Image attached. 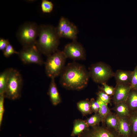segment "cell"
Returning <instances> with one entry per match:
<instances>
[{"label":"cell","mask_w":137,"mask_h":137,"mask_svg":"<svg viewBox=\"0 0 137 137\" xmlns=\"http://www.w3.org/2000/svg\"><path fill=\"white\" fill-rule=\"evenodd\" d=\"M41 54L35 44L23 47L18 55L25 64L34 63L42 65L44 62Z\"/></svg>","instance_id":"7"},{"label":"cell","mask_w":137,"mask_h":137,"mask_svg":"<svg viewBox=\"0 0 137 137\" xmlns=\"http://www.w3.org/2000/svg\"><path fill=\"white\" fill-rule=\"evenodd\" d=\"M118 119V117L116 114L111 112L105 118L104 124L107 127L117 131Z\"/></svg>","instance_id":"17"},{"label":"cell","mask_w":137,"mask_h":137,"mask_svg":"<svg viewBox=\"0 0 137 137\" xmlns=\"http://www.w3.org/2000/svg\"><path fill=\"white\" fill-rule=\"evenodd\" d=\"M102 86L100 87L101 90L110 96L113 95L115 91V88L108 85L106 82L102 84Z\"/></svg>","instance_id":"26"},{"label":"cell","mask_w":137,"mask_h":137,"mask_svg":"<svg viewBox=\"0 0 137 137\" xmlns=\"http://www.w3.org/2000/svg\"><path fill=\"white\" fill-rule=\"evenodd\" d=\"M118 118L117 132L119 135L122 137H131V127L128 117Z\"/></svg>","instance_id":"11"},{"label":"cell","mask_w":137,"mask_h":137,"mask_svg":"<svg viewBox=\"0 0 137 137\" xmlns=\"http://www.w3.org/2000/svg\"><path fill=\"white\" fill-rule=\"evenodd\" d=\"M96 101L99 106L98 113L101 117L102 124H104L105 118L111 111L108 106L107 104L103 102L98 97H97Z\"/></svg>","instance_id":"19"},{"label":"cell","mask_w":137,"mask_h":137,"mask_svg":"<svg viewBox=\"0 0 137 137\" xmlns=\"http://www.w3.org/2000/svg\"><path fill=\"white\" fill-rule=\"evenodd\" d=\"M131 89L130 85L116 84L113 98L114 105L125 101Z\"/></svg>","instance_id":"10"},{"label":"cell","mask_w":137,"mask_h":137,"mask_svg":"<svg viewBox=\"0 0 137 137\" xmlns=\"http://www.w3.org/2000/svg\"><path fill=\"white\" fill-rule=\"evenodd\" d=\"M5 97L4 94L0 95V125L1 126L4 112V102Z\"/></svg>","instance_id":"30"},{"label":"cell","mask_w":137,"mask_h":137,"mask_svg":"<svg viewBox=\"0 0 137 137\" xmlns=\"http://www.w3.org/2000/svg\"><path fill=\"white\" fill-rule=\"evenodd\" d=\"M89 72L90 77L95 82L102 84L114 76V73L108 65L101 62L93 64Z\"/></svg>","instance_id":"6"},{"label":"cell","mask_w":137,"mask_h":137,"mask_svg":"<svg viewBox=\"0 0 137 137\" xmlns=\"http://www.w3.org/2000/svg\"><path fill=\"white\" fill-rule=\"evenodd\" d=\"M130 86L131 89L137 90V65L133 71Z\"/></svg>","instance_id":"29"},{"label":"cell","mask_w":137,"mask_h":137,"mask_svg":"<svg viewBox=\"0 0 137 137\" xmlns=\"http://www.w3.org/2000/svg\"><path fill=\"white\" fill-rule=\"evenodd\" d=\"M78 109L84 114L86 115L91 113L90 101L87 99L83 100L78 102L77 104Z\"/></svg>","instance_id":"22"},{"label":"cell","mask_w":137,"mask_h":137,"mask_svg":"<svg viewBox=\"0 0 137 137\" xmlns=\"http://www.w3.org/2000/svg\"><path fill=\"white\" fill-rule=\"evenodd\" d=\"M87 131L85 137H122L117 131L107 127L105 124L102 126L92 127Z\"/></svg>","instance_id":"9"},{"label":"cell","mask_w":137,"mask_h":137,"mask_svg":"<svg viewBox=\"0 0 137 137\" xmlns=\"http://www.w3.org/2000/svg\"><path fill=\"white\" fill-rule=\"evenodd\" d=\"M97 97L104 103L108 104L111 101L110 96L108 95L103 91L101 90L97 93Z\"/></svg>","instance_id":"28"},{"label":"cell","mask_w":137,"mask_h":137,"mask_svg":"<svg viewBox=\"0 0 137 137\" xmlns=\"http://www.w3.org/2000/svg\"><path fill=\"white\" fill-rule=\"evenodd\" d=\"M86 122L89 126L93 127L98 125L101 122V119L99 113H96L88 118Z\"/></svg>","instance_id":"24"},{"label":"cell","mask_w":137,"mask_h":137,"mask_svg":"<svg viewBox=\"0 0 137 137\" xmlns=\"http://www.w3.org/2000/svg\"><path fill=\"white\" fill-rule=\"evenodd\" d=\"M89 126L86 121L79 119L76 120L74 122L71 136L78 135L84 131L88 130L89 129Z\"/></svg>","instance_id":"18"},{"label":"cell","mask_w":137,"mask_h":137,"mask_svg":"<svg viewBox=\"0 0 137 137\" xmlns=\"http://www.w3.org/2000/svg\"><path fill=\"white\" fill-rule=\"evenodd\" d=\"M3 52L4 55L6 57H9L14 54L18 55L19 54V52L15 50L10 43L8 44L6 48Z\"/></svg>","instance_id":"27"},{"label":"cell","mask_w":137,"mask_h":137,"mask_svg":"<svg viewBox=\"0 0 137 137\" xmlns=\"http://www.w3.org/2000/svg\"><path fill=\"white\" fill-rule=\"evenodd\" d=\"M128 118L131 127V137H137V111L130 113Z\"/></svg>","instance_id":"21"},{"label":"cell","mask_w":137,"mask_h":137,"mask_svg":"<svg viewBox=\"0 0 137 137\" xmlns=\"http://www.w3.org/2000/svg\"><path fill=\"white\" fill-rule=\"evenodd\" d=\"M39 27L36 23L31 22H26L20 27L16 36L23 47L35 44Z\"/></svg>","instance_id":"4"},{"label":"cell","mask_w":137,"mask_h":137,"mask_svg":"<svg viewBox=\"0 0 137 137\" xmlns=\"http://www.w3.org/2000/svg\"><path fill=\"white\" fill-rule=\"evenodd\" d=\"M10 43L8 39L1 38L0 39V50L3 51Z\"/></svg>","instance_id":"32"},{"label":"cell","mask_w":137,"mask_h":137,"mask_svg":"<svg viewBox=\"0 0 137 137\" xmlns=\"http://www.w3.org/2000/svg\"><path fill=\"white\" fill-rule=\"evenodd\" d=\"M78 30L76 26L70 22L65 30L61 38L72 39L73 41L76 40Z\"/></svg>","instance_id":"16"},{"label":"cell","mask_w":137,"mask_h":137,"mask_svg":"<svg viewBox=\"0 0 137 137\" xmlns=\"http://www.w3.org/2000/svg\"><path fill=\"white\" fill-rule=\"evenodd\" d=\"M133 73L130 71L117 70L114 75L116 83L130 85Z\"/></svg>","instance_id":"12"},{"label":"cell","mask_w":137,"mask_h":137,"mask_svg":"<svg viewBox=\"0 0 137 137\" xmlns=\"http://www.w3.org/2000/svg\"><path fill=\"white\" fill-rule=\"evenodd\" d=\"M66 58L74 60H84L86 54L81 44L76 40L67 44L62 51Z\"/></svg>","instance_id":"8"},{"label":"cell","mask_w":137,"mask_h":137,"mask_svg":"<svg viewBox=\"0 0 137 137\" xmlns=\"http://www.w3.org/2000/svg\"><path fill=\"white\" fill-rule=\"evenodd\" d=\"M90 102L92 111L95 113H98L99 106L96 100H95L94 98H92L91 99Z\"/></svg>","instance_id":"31"},{"label":"cell","mask_w":137,"mask_h":137,"mask_svg":"<svg viewBox=\"0 0 137 137\" xmlns=\"http://www.w3.org/2000/svg\"><path fill=\"white\" fill-rule=\"evenodd\" d=\"M125 102L130 113L137 111V90L131 89Z\"/></svg>","instance_id":"14"},{"label":"cell","mask_w":137,"mask_h":137,"mask_svg":"<svg viewBox=\"0 0 137 137\" xmlns=\"http://www.w3.org/2000/svg\"><path fill=\"white\" fill-rule=\"evenodd\" d=\"M60 75L61 84L66 89L74 90L84 88L90 77L85 66L75 62L65 66Z\"/></svg>","instance_id":"1"},{"label":"cell","mask_w":137,"mask_h":137,"mask_svg":"<svg viewBox=\"0 0 137 137\" xmlns=\"http://www.w3.org/2000/svg\"><path fill=\"white\" fill-rule=\"evenodd\" d=\"M66 59L63 51L58 50L47 56L45 63L47 76L51 79L60 75L65 66Z\"/></svg>","instance_id":"3"},{"label":"cell","mask_w":137,"mask_h":137,"mask_svg":"<svg viewBox=\"0 0 137 137\" xmlns=\"http://www.w3.org/2000/svg\"><path fill=\"white\" fill-rule=\"evenodd\" d=\"M70 22L68 19L64 17H62L60 19L58 25L56 27L57 34L60 38Z\"/></svg>","instance_id":"23"},{"label":"cell","mask_w":137,"mask_h":137,"mask_svg":"<svg viewBox=\"0 0 137 137\" xmlns=\"http://www.w3.org/2000/svg\"><path fill=\"white\" fill-rule=\"evenodd\" d=\"M11 69L7 68L0 74V95L4 94Z\"/></svg>","instance_id":"20"},{"label":"cell","mask_w":137,"mask_h":137,"mask_svg":"<svg viewBox=\"0 0 137 137\" xmlns=\"http://www.w3.org/2000/svg\"><path fill=\"white\" fill-rule=\"evenodd\" d=\"M22 83L20 72L11 68L4 94L5 98L13 100L19 98L21 96Z\"/></svg>","instance_id":"5"},{"label":"cell","mask_w":137,"mask_h":137,"mask_svg":"<svg viewBox=\"0 0 137 137\" xmlns=\"http://www.w3.org/2000/svg\"><path fill=\"white\" fill-rule=\"evenodd\" d=\"M54 5L51 1L47 0H42L41 4V10L43 13H49L53 10Z\"/></svg>","instance_id":"25"},{"label":"cell","mask_w":137,"mask_h":137,"mask_svg":"<svg viewBox=\"0 0 137 137\" xmlns=\"http://www.w3.org/2000/svg\"><path fill=\"white\" fill-rule=\"evenodd\" d=\"M113 110L119 117H128L130 114V112L125 101L115 105Z\"/></svg>","instance_id":"15"},{"label":"cell","mask_w":137,"mask_h":137,"mask_svg":"<svg viewBox=\"0 0 137 137\" xmlns=\"http://www.w3.org/2000/svg\"><path fill=\"white\" fill-rule=\"evenodd\" d=\"M51 79L48 94L52 104L54 105H56L60 102L61 99L55 81V79L52 78Z\"/></svg>","instance_id":"13"},{"label":"cell","mask_w":137,"mask_h":137,"mask_svg":"<svg viewBox=\"0 0 137 137\" xmlns=\"http://www.w3.org/2000/svg\"><path fill=\"white\" fill-rule=\"evenodd\" d=\"M38 37L35 45L41 54L48 56L58 50L60 38L56 27L49 25H40Z\"/></svg>","instance_id":"2"}]
</instances>
